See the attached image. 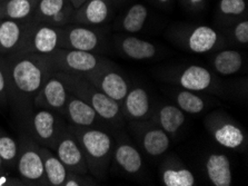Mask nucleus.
<instances>
[{"label": "nucleus", "mask_w": 248, "mask_h": 186, "mask_svg": "<svg viewBox=\"0 0 248 186\" xmlns=\"http://www.w3.org/2000/svg\"><path fill=\"white\" fill-rule=\"evenodd\" d=\"M9 67V105L21 117L31 113L33 98L51 74L47 55L6 56Z\"/></svg>", "instance_id": "nucleus-1"}, {"label": "nucleus", "mask_w": 248, "mask_h": 186, "mask_svg": "<svg viewBox=\"0 0 248 186\" xmlns=\"http://www.w3.org/2000/svg\"><path fill=\"white\" fill-rule=\"evenodd\" d=\"M68 128L80 144L88 172L97 178H103L106 175L114 152L110 135L93 127H79L68 124Z\"/></svg>", "instance_id": "nucleus-2"}, {"label": "nucleus", "mask_w": 248, "mask_h": 186, "mask_svg": "<svg viewBox=\"0 0 248 186\" xmlns=\"http://www.w3.org/2000/svg\"><path fill=\"white\" fill-rule=\"evenodd\" d=\"M56 73L65 83L69 93L76 95L77 97L92 106L101 119L115 124H118L122 120V107L118 102L100 92L87 78L80 75L60 73V71Z\"/></svg>", "instance_id": "nucleus-3"}, {"label": "nucleus", "mask_w": 248, "mask_h": 186, "mask_svg": "<svg viewBox=\"0 0 248 186\" xmlns=\"http://www.w3.org/2000/svg\"><path fill=\"white\" fill-rule=\"evenodd\" d=\"M47 56L54 73L60 71V73L87 76L105 67L112 66L109 60L101 58L93 52L75 51V49L56 48Z\"/></svg>", "instance_id": "nucleus-4"}, {"label": "nucleus", "mask_w": 248, "mask_h": 186, "mask_svg": "<svg viewBox=\"0 0 248 186\" xmlns=\"http://www.w3.org/2000/svg\"><path fill=\"white\" fill-rule=\"evenodd\" d=\"M31 138L41 146L54 150L60 134L66 130L67 123L59 113L49 109L35 108L26 117Z\"/></svg>", "instance_id": "nucleus-5"}, {"label": "nucleus", "mask_w": 248, "mask_h": 186, "mask_svg": "<svg viewBox=\"0 0 248 186\" xmlns=\"http://www.w3.org/2000/svg\"><path fill=\"white\" fill-rule=\"evenodd\" d=\"M60 28H55L46 24L35 22L30 19L26 29L24 39L16 52L10 56H19L26 54L48 55L59 48Z\"/></svg>", "instance_id": "nucleus-6"}, {"label": "nucleus", "mask_w": 248, "mask_h": 186, "mask_svg": "<svg viewBox=\"0 0 248 186\" xmlns=\"http://www.w3.org/2000/svg\"><path fill=\"white\" fill-rule=\"evenodd\" d=\"M16 169L26 184L46 185L44 164L39 153V144L31 137H21Z\"/></svg>", "instance_id": "nucleus-7"}, {"label": "nucleus", "mask_w": 248, "mask_h": 186, "mask_svg": "<svg viewBox=\"0 0 248 186\" xmlns=\"http://www.w3.org/2000/svg\"><path fill=\"white\" fill-rule=\"evenodd\" d=\"M52 151H55L56 156L65 165L68 173L76 175H86L89 173L80 144L78 143L76 136L70 132L68 124L66 130L60 134Z\"/></svg>", "instance_id": "nucleus-8"}, {"label": "nucleus", "mask_w": 248, "mask_h": 186, "mask_svg": "<svg viewBox=\"0 0 248 186\" xmlns=\"http://www.w3.org/2000/svg\"><path fill=\"white\" fill-rule=\"evenodd\" d=\"M68 95L69 90L65 83L57 73H54L49 76V78L33 98L32 106L33 108L49 109V111L59 113L62 116Z\"/></svg>", "instance_id": "nucleus-9"}, {"label": "nucleus", "mask_w": 248, "mask_h": 186, "mask_svg": "<svg viewBox=\"0 0 248 186\" xmlns=\"http://www.w3.org/2000/svg\"><path fill=\"white\" fill-rule=\"evenodd\" d=\"M84 77L87 78L100 92L110 97L112 101H117L119 105H122L124 98L129 90L128 82L122 74L111 68V66L105 67Z\"/></svg>", "instance_id": "nucleus-10"}, {"label": "nucleus", "mask_w": 248, "mask_h": 186, "mask_svg": "<svg viewBox=\"0 0 248 186\" xmlns=\"http://www.w3.org/2000/svg\"><path fill=\"white\" fill-rule=\"evenodd\" d=\"M99 36L85 26H65L60 28L59 48L93 52L99 47Z\"/></svg>", "instance_id": "nucleus-11"}, {"label": "nucleus", "mask_w": 248, "mask_h": 186, "mask_svg": "<svg viewBox=\"0 0 248 186\" xmlns=\"http://www.w3.org/2000/svg\"><path fill=\"white\" fill-rule=\"evenodd\" d=\"M62 117L69 125L79 127H93L101 119L92 106L71 93L68 95Z\"/></svg>", "instance_id": "nucleus-12"}, {"label": "nucleus", "mask_w": 248, "mask_h": 186, "mask_svg": "<svg viewBox=\"0 0 248 186\" xmlns=\"http://www.w3.org/2000/svg\"><path fill=\"white\" fill-rule=\"evenodd\" d=\"M29 20L0 19V55L10 56L16 52L24 39Z\"/></svg>", "instance_id": "nucleus-13"}, {"label": "nucleus", "mask_w": 248, "mask_h": 186, "mask_svg": "<svg viewBox=\"0 0 248 186\" xmlns=\"http://www.w3.org/2000/svg\"><path fill=\"white\" fill-rule=\"evenodd\" d=\"M122 105L126 115L134 120L145 119L149 115V95L142 87H134L129 89Z\"/></svg>", "instance_id": "nucleus-14"}, {"label": "nucleus", "mask_w": 248, "mask_h": 186, "mask_svg": "<svg viewBox=\"0 0 248 186\" xmlns=\"http://www.w3.org/2000/svg\"><path fill=\"white\" fill-rule=\"evenodd\" d=\"M214 139L219 145L226 147V149L236 150L242 147L246 142L245 133L237 125L231 121H223V123L213 124L210 126Z\"/></svg>", "instance_id": "nucleus-15"}, {"label": "nucleus", "mask_w": 248, "mask_h": 186, "mask_svg": "<svg viewBox=\"0 0 248 186\" xmlns=\"http://www.w3.org/2000/svg\"><path fill=\"white\" fill-rule=\"evenodd\" d=\"M213 75L205 67L191 65L186 67L178 76V83L184 89L191 92H202L212 87Z\"/></svg>", "instance_id": "nucleus-16"}, {"label": "nucleus", "mask_w": 248, "mask_h": 186, "mask_svg": "<svg viewBox=\"0 0 248 186\" xmlns=\"http://www.w3.org/2000/svg\"><path fill=\"white\" fill-rule=\"evenodd\" d=\"M209 181L215 186H231L232 174L231 162L225 154L209 155L205 164Z\"/></svg>", "instance_id": "nucleus-17"}, {"label": "nucleus", "mask_w": 248, "mask_h": 186, "mask_svg": "<svg viewBox=\"0 0 248 186\" xmlns=\"http://www.w3.org/2000/svg\"><path fill=\"white\" fill-rule=\"evenodd\" d=\"M39 153L43 159L46 185L62 186L63 182L68 176V170L65 165L60 162L56 154L52 153V151L46 146L39 145Z\"/></svg>", "instance_id": "nucleus-18"}, {"label": "nucleus", "mask_w": 248, "mask_h": 186, "mask_svg": "<svg viewBox=\"0 0 248 186\" xmlns=\"http://www.w3.org/2000/svg\"><path fill=\"white\" fill-rule=\"evenodd\" d=\"M75 20L82 25H100L106 20L109 14L108 5L105 0H88L75 9Z\"/></svg>", "instance_id": "nucleus-19"}, {"label": "nucleus", "mask_w": 248, "mask_h": 186, "mask_svg": "<svg viewBox=\"0 0 248 186\" xmlns=\"http://www.w3.org/2000/svg\"><path fill=\"white\" fill-rule=\"evenodd\" d=\"M38 0H0V19L29 20Z\"/></svg>", "instance_id": "nucleus-20"}, {"label": "nucleus", "mask_w": 248, "mask_h": 186, "mask_svg": "<svg viewBox=\"0 0 248 186\" xmlns=\"http://www.w3.org/2000/svg\"><path fill=\"white\" fill-rule=\"evenodd\" d=\"M114 154L115 161L126 173L137 174L142 169V158L136 147L127 142L119 143Z\"/></svg>", "instance_id": "nucleus-21"}, {"label": "nucleus", "mask_w": 248, "mask_h": 186, "mask_svg": "<svg viewBox=\"0 0 248 186\" xmlns=\"http://www.w3.org/2000/svg\"><path fill=\"white\" fill-rule=\"evenodd\" d=\"M142 149L149 156L156 157L166 153L170 146V138L164 130L152 127L144 133L141 137Z\"/></svg>", "instance_id": "nucleus-22"}, {"label": "nucleus", "mask_w": 248, "mask_h": 186, "mask_svg": "<svg viewBox=\"0 0 248 186\" xmlns=\"http://www.w3.org/2000/svg\"><path fill=\"white\" fill-rule=\"evenodd\" d=\"M218 40V35L213 28L207 26H201L194 29L187 39V46L189 51L196 54H205L215 47Z\"/></svg>", "instance_id": "nucleus-23"}, {"label": "nucleus", "mask_w": 248, "mask_h": 186, "mask_svg": "<svg viewBox=\"0 0 248 186\" xmlns=\"http://www.w3.org/2000/svg\"><path fill=\"white\" fill-rule=\"evenodd\" d=\"M120 48H122L124 55L135 60L153 58L157 52L155 45L147 40L139 39L137 37L124 38L122 44H120Z\"/></svg>", "instance_id": "nucleus-24"}, {"label": "nucleus", "mask_w": 248, "mask_h": 186, "mask_svg": "<svg viewBox=\"0 0 248 186\" xmlns=\"http://www.w3.org/2000/svg\"><path fill=\"white\" fill-rule=\"evenodd\" d=\"M185 113L175 105H165L158 112V124L168 135L177 133L185 123Z\"/></svg>", "instance_id": "nucleus-25"}, {"label": "nucleus", "mask_w": 248, "mask_h": 186, "mask_svg": "<svg viewBox=\"0 0 248 186\" xmlns=\"http://www.w3.org/2000/svg\"><path fill=\"white\" fill-rule=\"evenodd\" d=\"M214 68L217 73L223 76L234 75L242 69L243 56L237 51H221L214 57Z\"/></svg>", "instance_id": "nucleus-26"}, {"label": "nucleus", "mask_w": 248, "mask_h": 186, "mask_svg": "<svg viewBox=\"0 0 248 186\" xmlns=\"http://www.w3.org/2000/svg\"><path fill=\"white\" fill-rule=\"evenodd\" d=\"M70 3L69 0H38L31 20L44 24L48 19L56 16Z\"/></svg>", "instance_id": "nucleus-27"}, {"label": "nucleus", "mask_w": 248, "mask_h": 186, "mask_svg": "<svg viewBox=\"0 0 248 186\" xmlns=\"http://www.w3.org/2000/svg\"><path fill=\"white\" fill-rule=\"evenodd\" d=\"M18 154H19V143H17L15 138L6 134L0 128V157L7 169L16 168Z\"/></svg>", "instance_id": "nucleus-28"}, {"label": "nucleus", "mask_w": 248, "mask_h": 186, "mask_svg": "<svg viewBox=\"0 0 248 186\" xmlns=\"http://www.w3.org/2000/svg\"><path fill=\"white\" fill-rule=\"evenodd\" d=\"M175 101L178 107L182 109L184 113L191 114H199L204 111L205 101L201 96H198L196 92L184 89L179 90L175 95Z\"/></svg>", "instance_id": "nucleus-29"}, {"label": "nucleus", "mask_w": 248, "mask_h": 186, "mask_svg": "<svg viewBox=\"0 0 248 186\" xmlns=\"http://www.w3.org/2000/svg\"><path fill=\"white\" fill-rule=\"evenodd\" d=\"M166 186H194L196 183L194 174L185 168H167L161 174Z\"/></svg>", "instance_id": "nucleus-30"}, {"label": "nucleus", "mask_w": 248, "mask_h": 186, "mask_svg": "<svg viewBox=\"0 0 248 186\" xmlns=\"http://www.w3.org/2000/svg\"><path fill=\"white\" fill-rule=\"evenodd\" d=\"M147 9H146L144 5L136 3V5L131 6L126 17L124 18V29L128 33H138L139 30H141V28L144 27L146 19H147Z\"/></svg>", "instance_id": "nucleus-31"}, {"label": "nucleus", "mask_w": 248, "mask_h": 186, "mask_svg": "<svg viewBox=\"0 0 248 186\" xmlns=\"http://www.w3.org/2000/svg\"><path fill=\"white\" fill-rule=\"evenodd\" d=\"M9 106V67L6 56L0 55V111Z\"/></svg>", "instance_id": "nucleus-32"}, {"label": "nucleus", "mask_w": 248, "mask_h": 186, "mask_svg": "<svg viewBox=\"0 0 248 186\" xmlns=\"http://www.w3.org/2000/svg\"><path fill=\"white\" fill-rule=\"evenodd\" d=\"M220 11L225 15H240L246 8L245 0H220Z\"/></svg>", "instance_id": "nucleus-33"}, {"label": "nucleus", "mask_w": 248, "mask_h": 186, "mask_svg": "<svg viewBox=\"0 0 248 186\" xmlns=\"http://www.w3.org/2000/svg\"><path fill=\"white\" fill-rule=\"evenodd\" d=\"M235 38L239 44L246 45L248 43V21H240L235 28Z\"/></svg>", "instance_id": "nucleus-34"}, {"label": "nucleus", "mask_w": 248, "mask_h": 186, "mask_svg": "<svg viewBox=\"0 0 248 186\" xmlns=\"http://www.w3.org/2000/svg\"><path fill=\"white\" fill-rule=\"evenodd\" d=\"M24 183L22 181H18L16 178L9 176L8 172H0V186H9V185H21Z\"/></svg>", "instance_id": "nucleus-35"}, {"label": "nucleus", "mask_w": 248, "mask_h": 186, "mask_svg": "<svg viewBox=\"0 0 248 186\" xmlns=\"http://www.w3.org/2000/svg\"><path fill=\"white\" fill-rule=\"evenodd\" d=\"M71 2V5L74 6L75 9L79 8V7L82 5V3H85L86 1H88V0H69Z\"/></svg>", "instance_id": "nucleus-36"}, {"label": "nucleus", "mask_w": 248, "mask_h": 186, "mask_svg": "<svg viewBox=\"0 0 248 186\" xmlns=\"http://www.w3.org/2000/svg\"><path fill=\"white\" fill-rule=\"evenodd\" d=\"M0 172H8V169H7L6 166L3 165V163L1 161V157H0Z\"/></svg>", "instance_id": "nucleus-37"}, {"label": "nucleus", "mask_w": 248, "mask_h": 186, "mask_svg": "<svg viewBox=\"0 0 248 186\" xmlns=\"http://www.w3.org/2000/svg\"><path fill=\"white\" fill-rule=\"evenodd\" d=\"M189 1L193 3V5H199V3H202L204 0H189Z\"/></svg>", "instance_id": "nucleus-38"}, {"label": "nucleus", "mask_w": 248, "mask_h": 186, "mask_svg": "<svg viewBox=\"0 0 248 186\" xmlns=\"http://www.w3.org/2000/svg\"><path fill=\"white\" fill-rule=\"evenodd\" d=\"M159 1H160V2H168L169 0H159Z\"/></svg>", "instance_id": "nucleus-39"}]
</instances>
